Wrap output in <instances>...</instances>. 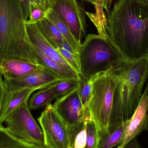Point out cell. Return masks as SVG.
Here are the masks:
<instances>
[{
  "mask_svg": "<svg viewBox=\"0 0 148 148\" xmlns=\"http://www.w3.org/2000/svg\"><path fill=\"white\" fill-rule=\"evenodd\" d=\"M108 14V38L130 62L148 59V6L119 0Z\"/></svg>",
  "mask_w": 148,
  "mask_h": 148,
  "instance_id": "cell-1",
  "label": "cell"
},
{
  "mask_svg": "<svg viewBox=\"0 0 148 148\" xmlns=\"http://www.w3.org/2000/svg\"><path fill=\"white\" fill-rule=\"evenodd\" d=\"M116 82L109 129L129 120L136 110L148 78V60L125 62L108 71Z\"/></svg>",
  "mask_w": 148,
  "mask_h": 148,
  "instance_id": "cell-2",
  "label": "cell"
},
{
  "mask_svg": "<svg viewBox=\"0 0 148 148\" xmlns=\"http://www.w3.org/2000/svg\"><path fill=\"white\" fill-rule=\"evenodd\" d=\"M26 21L20 0H0V55L17 57L38 65Z\"/></svg>",
  "mask_w": 148,
  "mask_h": 148,
  "instance_id": "cell-3",
  "label": "cell"
},
{
  "mask_svg": "<svg viewBox=\"0 0 148 148\" xmlns=\"http://www.w3.org/2000/svg\"><path fill=\"white\" fill-rule=\"evenodd\" d=\"M128 62L108 39L89 34L82 43L78 62L80 76L88 80Z\"/></svg>",
  "mask_w": 148,
  "mask_h": 148,
  "instance_id": "cell-4",
  "label": "cell"
},
{
  "mask_svg": "<svg viewBox=\"0 0 148 148\" xmlns=\"http://www.w3.org/2000/svg\"><path fill=\"white\" fill-rule=\"evenodd\" d=\"M92 81L93 89L88 111L101 136L109 133L114 108L116 82L109 72L98 75Z\"/></svg>",
  "mask_w": 148,
  "mask_h": 148,
  "instance_id": "cell-5",
  "label": "cell"
},
{
  "mask_svg": "<svg viewBox=\"0 0 148 148\" xmlns=\"http://www.w3.org/2000/svg\"><path fill=\"white\" fill-rule=\"evenodd\" d=\"M28 102L15 110L4 121L7 131L24 142L45 146L44 136L40 128L31 114Z\"/></svg>",
  "mask_w": 148,
  "mask_h": 148,
  "instance_id": "cell-6",
  "label": "cell"
},
{
  "mask_svg": "<svg viewBox=\"0 0 148 148\" xmlns=\"http://www.w3.org/2000/svg\"><path fill=\"white\" fill-rule=\"evenodd\" d=\"M53 106L67 126L71 148H73L77 134L84 128L86 121L91 119L89 113L84 109L81 103L77 88L56 99Z\"/></svg>",
  "mask_w": 148,
  "mask_h": 148,
  "instance_id": "cell-7",
  "label": "cell"
},
{
  "mask_svg": "<svg viewBox=\"0 0 148 148\" xmlns=\"http://www.w3.org/2000/svg\"><path fill=\"white\" fill-rule=\"evenodd\" d=\"M38 121L41 127L47 148H71L68 128L53 104L45 108Z\"/></svg>",
  "mask_w": 148,
  "mask_h": 148,
  "instance_id": "cell-8",
  "label": "cell"
},
{
  "mask_svg": "<svg viewBox=\"0 0 148 148\" xmlns=\"http://www.w3.org/2000/svg\"><path fill=\"white\" fill-rule=\"evenodd\" d=\"M49 8L53 9L67 25L80 44L86 35L85 13L76 0H49Z\"/></svg>",
  "mask_w": 148,
  "mask_h": 148,
  "instance_id": "cell-9",
  "label": "cell"
},
{
  "mask_svg": "<svg viewBox=\"0 0 148 148\" xmlns=\"http://www.w3.org/2000/svg\"><path fill=\"white\" fill-rule=\"evenodd\" d=\"M41 66L23 77L15 79H4L6 91L24 89L41 90L48 88L61 80Z\"/></svg>",
  "mask_w": 148,
  "mask_h": 148,
  "instance_id": "cell-10",
  "label": "cell"
},
{
  "mask_svg": "<svg viewBox=\"0 0 148 148\" xmlns=\"http://www.w3.org/2000/svg\"><path fill=\"white\" fill-rule=\"evenodd\" d=\"M148 130V89L147 85L140 101L131 118L127 121L122 141L117 148H123L125 144L136 138L143 130Z\"/></svg>",
  "mask_w": 148,
  "mask_h": 148,
  "instance_id": "cell-11",
  "label": "cell"
},
{
  "mask_svg": "<svg viewBox=\"0 0 148 148\" xmlns=\"http://www.w3.org/2000/svg\"><path fill=\"white\" fill-rule=\"evenodd\" d=\"M40 66L17 57L0 55V73L4 79H15L23 77Z\"/></svg>",
  "mask_w": 148,
  "mask_h": 148,
  "instance_id": "cell-12",
  "label": "cell"
},
{
  "mask_svg": "<svg viewBox=\"0 0 148 148\" xmlns=\"http://www.w3.org/2000/svg\"><path fill=\"white\" fill-rule=\"evenodd\" d=\"M26 29L29 38L33 47L39 49L49 57L62 64L68 68L74 70L57 50L51 46L41 34L36 23L26 22Z\"/></svg>",
  "mask_w": 148,
  "mask_h": 148,
  "instance_id": "cell-13",
  "label": "cell"
},
{
  "mask_svg": "<svg viewBox=\"0 0 148 148\" xmlns=\"http://www.w3.org/2000/svg\"><path fill=\"white\" fill-rule=\"evenodd\" d=\"M35 90L24 89L12 91H6L2 104L0 114V123L4 122L6 118L20 105L28 102L29 97Z\"/></svg>",
  "mask_w": 148,
  "mask_h": 148,
  "instance_id": "cell-14",
  "label": "cell"
},
{
  "mask_svg": "<svg viewBox=\"0 0 148 148\" xmlns=\"http://www.w3.org/2000/svg\"><path fill=\"white\" fill-rule=\"evenodd\" d=\"M36 24L41 34L55 49L62 48L64 39L53 22L46 16Z\"/></svg>",
  "mask_w": 148,
  "mask_h": 148,
  "instance_id": "cell-15",
  "label": "cell"
},
{
  "mask_svg": "<svg viewBox=\"0 0 148 148\" xmlns=\"http://www.w3.org/2000/svg\"><path fill=\"white\" fill-rule=\"evenodd\" d=\"M46 16L56 25L62 35L64 40L72 48L78 61V54L82 44L77 42L67 25L53 9L49 8H48L46 11Z\"/></svg>",
  "mask_w": 148,
  "mask_h": 148,
  "instance_id": "cell-16",
  "label": "cell"
},
{
  "mask_svg": "<svg viewBox=\"0 0 148 148\" xmlns=\"http://www.w3.org/2000/svg\"><path fill=\"white\" fill-rule=\"evenodd\" d=\"M127 121L110 128L108 134L100 136L97 148H112L119 145L123 139Z\"/></svg>",
  "mask_w": 148,
  "mask_h": 148,
  "instance_id": "cell-17",
  "label": "cell"
},
{
  "mask_svg": "<svg viewBox=\"0 0 148 148\" xmlns=\"http://www.w3.org/2000/svg\"><path fill=\"white\" fill-rule=\"evenodd\" d=\"M0 148H47L45 146L24 142L10 134L0 123Z\"/></svg>",
  "mask_w": 148,
  "mask_h": 148,
  "instance_id": "cell-18",
  "label": "cell"
},
{
  "mask_svg": "<svg viewBox=\"0 0 148 148\" xmlns=\"http://www.w3.org/2000/svg\"><path fill=\"white\" fill-rule=\"evenodd\" d=\"M53 100V95L51 87H49L34 94L29 98L28 104L30 110L41 109L51 104Z\"/></svg>",
  "mask_w": 148,
  "mask_h": 148,
  "instance_id": "cell-19",
  "label": "cell"
},
{
  "mask_svg": "<svg viewBox=\"0 0 148 148\" xmlns=\"http://www.w3.org/2000/svg\"><path fill=\"white\" fill-rule=\"evenodd\" d=\"M92 80H86L80 77L78 80L77 93L83 107L88 112V106L92 96Z\"/></svg>",
  "mask_w": 148,
  "mask_h": 148,
  "instance_id": "cell-20",
  "label": "cell"
},
{
  "mask_svg": "<svg viewBox=\"0 0 148 148\" xmlns=\"http://www.w3.org/2000/svg\"><path fill=\"white\" fill-rule=\"evenodd\" d=\"M78 85L77 80H61L50 87L54 98L56 100L77 88Z\"/></svg>",
  "mask_w": 148,
  "mask_h": 148,
  "instance_id": "cell-21",
  "label": "cell"
},
{
  "mask_svg": "<svg viewBox=\"0 0 148 148\" xmlns=\"http://www.w3.org/2000/svg\"><path fill=\"white\" fill-rule=\"evenodd\" d=\"M85 126L87 137L84 148H97L100 135L95 123L90 119L86 121Z\"/></svg>",
  "mask_w": 148,
  "mask_h": 148,
  "instance_id": "cell-22",
  "label": "cell"
},
{
  "mask_svg": "<svg viewBox=\"0 0 148 148\" xmlns=\"http://www.w3.org/2000/svg\"><path fill=\"white\" fill-rule=\"evenodd\" d=\"M56 50L74 71L80 75L81 74L80 66L76 56L74 54L66 51L62 48H59Z\"/></svg>",
  "mask_w": 148,
  "mask_h": 148,
  "instance_id": "cell-23",
  "label": "cell"
},
{
  "mask_svg": "<svg viewBox=\"0 0 148 148\" xmlns=\"http://www.w3.org/2000/svg\"><path fill=\"white\" fill-rule=\"evenodd\" d=\"M22 5L24 16L27 21L29 15V7L31 4H34L43 11L46 12L49 8L46 0H20Z\"/></svg>",
  "mask_w": 148,
  "mask_h": 148,
  "instance_id": "cell-24",
  "label": "cell"
},
{
  "mask_svg": "<svg viewBox=\"0 0 148 148\" xmlns=\"http://www.w3.org/2000/svg\"><path fill=\"white\" fill-rule=\"evenodd\" d=\"M45 17H46V12L35 5L31 4L29 7V19L26 22L36 23Z\"/></svg>",
  "mask_w": 148,
  "mask_h": 148,
  "instance_id": "cell-25",
  "label": "cell"
},
{
  "mask_svg": "<svg viewBox=\"0 0 148 148\" xmlns=\"http://www.w3.org/2000/svg\"><path fill=\"white\" fill-rule=\"evenodd\" d=\"M86 137L87 134L86 126H85L84 128L77 135L74 142L73 148H84L86 144Z\"/></svg>",
  "mask_w": 148,
  "mask_h": 148,
  "instance_id": "cell-26",
  "label": "cell"
},
{
  "mask_svg": "<svg viewBox=\"0 0 148 148\" xmlns=\"http://www.w3.org/2000/svg\"><path fill=\"white\" fill-rule=\"evenodd\" d=\"M87 1L95 5V7L103 9L107 13L110 10L112 0H86Z\"/></svg>",
  "mask_w": 148,
  "mask_h": 148,
  "instance_id": "cell-27",
  "label": "cell"
},
{
  "mask_svg": "<svg viewBox=\"0 0 148 148\" xmlns=\"http://www.w3.org/2000/svg\"><path fill=\"white\" fill-rule=\"evenodd\" d=\"M2 76L1 74L0 73V114L3 97L6 92V89L3 80Z\"/></svg>",
  "mask_w": 148,
  "mask_h": 148,
  "instance_id": "cell-28",
  "label": "cell"
},
{
  "mask_svg": "<svg viewBox=\"0 0 148 148\" xmlns=\"http://www.w3.org/2000/svg\"><path fill=\"white\" fill-rule=\"evenodd\" d=\"M123 148H141L136 138H134L124 145Z\"/></svg>",
  "mask_w": 148,
  "mask_h": 148,
  "instance_id": "cell-29",
  "label": "cell"
},
{
  "mask_svg": "<svg viewBox=\"0 0 148 148\" xmlns=\"http://www.w3.org/2000/svg\"><path fill=\"white\" fill-rule=\"evenodd\" d=\"M137 2L145 5V6H148V0H134Z\"/></svg>",
  "mask_w": 148,
  "mask_h": 148,
  "instance_id": "cell-30",
  "label": "cell"
},
{
  "mask_svg": "<svg viewBox=\"0 0 148 148\" xmlns=\"http://www.w3.org/2000/svg\"><path fill=\"white\" fill-rule=\"evenodd\" d=\"M47 1V3L48 5L49 3V0H46Z\"/></svg>",
  "mask_w": 148,
  "mask_h": 148,
  "instance_id": "cell-31",
  "label": "cell"
},
{
  "mask_svg": "<svg viewBox=\"0 0 148 148\" xmlns=\"http://www.w3.org/2000/svg\"><path fill=\"white\" fill-rule=\"evenodd\" d=\"M147 86H148V82L147 84Z\"/></svg>",
  "mask_w": 148,
  "mask_h": 148,
  "instance_id": "cell-32",
  "label": "cell"
}]
</instances>
